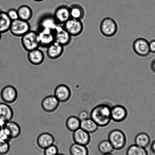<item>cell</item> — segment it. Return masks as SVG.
<instances>
[{"instance_id":"obj_12","label":"cell","mask_w":155,"mask_h":155,"mask_svg":"<svg viewBox=\"0 0 155 155\" xmlns=\"http://www.w3.org/2000/svg\"><path fill=\"white\" fill-rule=\"evenodd\" d=\"M54 95L60 102L65 103L68 101L71 97V90L67 85L61 84L55 88Z\"/></svg>"},{"instance_id":"obj_16","label":"cell","mask_w":155,"mask_h":155,"mask_svg":"<svg viewBox=\"0 0 155 155\" xmlns=\"http://www.w3.org/2000/svg\"><path fill=\"white\" fill-rule=\"evenodd\" d=\"M47 54L51 59H56L62 55L64 51V46L54 41L47 48Z\"/></svg>"},{"instance_id":"obj_42","label":"cell","mask_w":155,"mask_h":155,"mask_svg":"<svg viewBox=\"0 0 155 155\" xmlns=\"http://www.w3.org/2000/svg\"><path fill=\"white\" fill-rule=\"evenodd\" d=\"M57 155H64V154H62V153H58V154H57Z\"/></svg>"},{"instance_id":"obj_41","label":"cell","mask_w":155,"mask_h":155,"mask_svg":"<svg viewBox=\"0 0 155 155\" xmlns=\"http://www.w3.org/2000/svg\"><path fill=\"white\" fill-rule=\"evenodd\" d=\"M102 155H114L112 154V153H106V154H102Z\"/></svg>"},{"instance_id":"obj_13","label":"cell","mask_w":155,"mask_h":155,"mask_svg":"<svg viewBox=\"0 0 155 155\" xmlns=\"http://www.w3.org/2000/svg\"><path fill=\"white\" fill-rule=\"evenodd\" d=\"M54 17L58 25H63L71 18L70 8L67 6H60L56 9Z\"/></svg>"},{"instance_id":"obj_19","label":"cell","mask_w":155,"mask_h":155,"mask_svg":"<svg viewBox=\"0 0 155 155\" xmlns=\"http://www.w3.org/2000/svg\"><path fill=\"white\" fill-rule=\"evenodd\" d=\"M28 52V59L30 63L33 65H40L44 61V54L39 48Z\"/></svg>"},{"instance_id":"obj_8","label":"cell","mask_w":155,"mask_h":155,"mask_svg":"<svg viewBox=\"0 0 155 155\" xmlns=\"http://www.w3.org/2000/svg\"><path fill=\"white\" fill-rule=\"evenodd\" d=\"M134 51L138 56L145 57L150 53L149 42L143 38H138L134 41L133 45Z\"/></svg>"},{"instance_id":"obj_17","label":"cell","mask_w":155,"mask_h":155,"mask_svg":"<svg viewBox=\"0 0 155 155\" xmlns=\"http://www.w3.org/2000/svg\"><path fill=\"white\" fill-rule=\"evenodd\" d=\"M55 138L53 135L48 132H44L40 134L37 140V145L40 148L45 150L48 147L54 144Z\"/></svg>"},{"instance_id":"obj_10","label":"cell","mask_w":155,"mask_h":155,"mask_svg":"<svg viewBox=\"0 0 155 155\" xmlns=\"http://www.w3.org/2000/svg\"><path fill=\"white\" fill-rule=\"evenodd\" d=\"M60 102L54 95L48 96L42 101L41 108L44 112L51 113L55 112L58 109Z\"/></svg>"},{"instance_id":"obj_31","label":"cell","mask_w":155,"mask_h":155,"mask_svg":"<svg viewBox=\"0 0 155 155\" xmlns=\"http://www.w3.org/2000/svg\"><path fill=\"white\" fill-rule=\"evenodd\" d=\"M10 150L9 142L0 141V155H5L9 153Z\"/></svg>"},{"instance_id":"obj_30","label":"cell","mask_w":155,"mask_h":155,"mask_svg":"<svg viewBox=\"0 0 155 155\" xmlns=\"http://www.w3.org/2000/svg\"><path fill=\"white\" fill-rule=\"evenodd\" d=\"M98 150L102 154L111 153L114 150L112 144L108 140H104L99 143Z\"/></svg>"},{"instance_id":"obj_2","label":"cell","mask_w":155,"mask_h":155,"mask_svg":"<svg viewBox=\"0 0 155 155\" xmlns=\"http://www.w3.org/2000/svg\"><path fill=\"white\" fill-rule=\"evenodd\" d=\"M21 37V42L22 46L28 52L40 47L37 31L30 30Z\"/></svg>"},{"instance_id":"obj_9","label":"cell","mask_w":155,"mask_h":155,"mask_svg":"<svg viewBox=\"0 0 155 155\" xmlns=\"http://www.w3.org/2000/svg\"><path fill=\"white\" fill-rule=\"evenodd\" d=\"M1 97L3 101L6 103H14L17 100L18 97L17 90L13 86H6L1 90Z\"/></svg>"},{"instance_id":"obj_5","label":"cell","mask_w":155,"mask_h":155,"mask_svg":"<svg viewBox=\"0 0 155 155\" xmlns=\"http://www.w3.org/2000/svg\"><path fill=\"white\" fill-rule=\"evenodd\" d=\"M31 30V25L28 21L20 19L12 21L9 31L13 35L22 37Z\"/></svg>"},{"instance_id":"obj_7","label":"cell","mask_w":155,"mask_h":155,"mask_svg":"<svg viewBox=\"0 0 155 155\" xmlns=\"http://www.w3.org/2000/svg\"><path fill=\"white\" fill-rule=\"evenodd\" d=\"M55 41L63 46H67L70 43L72 36L64 28L63 25H58L54 31Z\"/></svg>"},{"instance_id":"obj_25","label":"cell","mask_w":155,"mask_h":155,"mask_svg":"<svg viewBox=\"0 0 155 155\" xmlns=\"http://www.w3.org/2000/svg\"><path fill=\"white\" fill-rule=\"evenodd\" d=\"M19 19L28 21L33 16V12L31 8L28 5H22L17 10Z\"/></svg>"},{"instance_id":"obj_24","label":"cell","mask_w":155,"mask_h":155,"mask_svg":"<svg viewBox=\"0 0 155 155\" xmlns=\"http://www.w3.org/2000/svg\"><path fill=\"white\" fill-rule=\"evenodd\" d=\"M99 126L91 118L81 121L80 128L88 133H95L98 129Z\"/></svg>"},{"instance_id":"obj_22","label":"cell","mask_w":155,"mask_h":155,"mask_svg":"<svg viewBox=\"0 0 155 155\" xmlns=\"http://www.w3.org/2000/svg\"><path fill=\"white\" fill-rule=\"evenodd\" d=\"M12 22L6 12L0 11V33L1 34L9 31Z\"/></svg>"},{"instance_id":"obj_1","label":"cell","mask_w":155,"mask_h":155,"mask_svg":"<svg viewBox=\"0 0 155 155\" xmlns=\"http://www.w3.org/2000/svg\"><path fill=\"white\" fill-rule=\"evenodd\" d=\"M111 107L107 104H101L94 107L90 114L91 118L99 127H104L110 123Z\"/></svg>"},{"instance_id":"obj_39","label":"cell","mask_w":155,"mask_h":155,"mask_svg":"<svg viewBox=\"0 0 155 155\" xmlns=\"http://www.w3.org/2000/svg\"><path fill=\"white\" fill-rule=\"evenodd\" d=\"M150 150L153 153H155V140L153 141L150 146Z\"/></svg>"},{"instance_id":"obj_35","label":"cell","mask_w":155,"mask_h":155,"mask_svg":"<svg viewBox=\"0 0 155 155\" xmlns=\"http://www.w3.org/2000/svg\"><path fill=\"white\" fill-rule=\"evenodd\" d=\"M78 118L81 121H82L87 119L89 118V115L88 112L86 111L83 110L79 113Z\"/></svg>"},{"instance_id":"obj_36","label":"cell","mask_w":155,"mask_h":155,"mask_svg":"<svg viewBox=\"0 0 155 155\" xmlns=\"http://www.w3.org/2000/svg\"><path fill=\"white\" fill-rule=\"evenodd\" d=\"M150 52L155 53V40H152L149 43Z\"/></svg>"},{"instance_id":"obj_6","label":"cell","mask_w":155,"mask_h":155,"mask_svg":"<svg viewBox=\"0 0 155 155\" xmlns=\"http://www.w3.org/2000/svg\"><path fill=\"white\" fill-rule=\"evenodd\" d=\"M64 28L72 37H76L82 34L83 31V23L80 19L71 18L63 25Z\"/></svg>"},{"instance_id":"obj_34","label":"cell","mask_w":155,"mask_h":155,"mask_svg":"<svg viewBox=\"0 0 155 155\" xmlns=\"http://www.w3.org/2000/svg\"><path fill=\"white\" fill-rule=\"evenodd\" d=\"M7 15L12 21L16 20L19 19L18 14L17 10L11 8L8 10L7 12Z\"/></svg>"},{"instance_id":"obj_26","label":"cell","mask_w":155,"mask_h":155,"mask_svg":"<svg viewBox=\"0 0 155 155\" xmlns=\"http://www.w3.org/2000/svg\"><path fill=\"white\" fill-rule=\"evenodd\" d=\"M71 18L81 20L85 16V11L82 6L78 4H74L70 7Z\"/></svg>"},{"instance_id":"obj_44","label":"cell","mask_w":155,"mask_h":155,"mask_svg":"<svg viewBox=\"0 0 155 155\" xmlns=\"http://www.w3.org/2000/svg\"><path fill=\"white\" fill-rule=\"evenodd\" d=\"M1 127H0V129H1Z\"/></svg>"},{"instance_id":"obj_4","label":"cell","mask_w":155,"mask_h":155,"mask_svg":"<svg viewBox=\"0 0 155 155\" xmlns=\"http://www.w3.org/2000/svg\"><path fill=\"white\" fill-rule=\"evenodd\" d=\"M100 29L101 33L105 37H114L118 31V25L115 21L112 18H106L101 22Z\"/></svg>"},{"instance_id":"obj_27","label":"cell","mask_w":155,"mask_h":155,"mask_svg":"<svg viewBox=\"0 0 155 155\" xmlns=\"http://www.w3.org/2000/svg\"><path fill=\"white\" fill-rule=\"evenodd\" d=\"M81 121L78 117L71 116L67 119L66 126L69 131L74 132L80 128Z\"/></svg>"},{"instance_id":"obj_18","label":"cell","mask_w":155,"mask_h":155,"mask_svg":"<svg viewBox=\"0 0 155 155\" xmlns=\"http://www.w3.org/2000/svg\"><path fill=\"white\" fill-rule=\"evenodd\" d=\"M73 138L75 143L86 146L91 140L90 134L81 128L73 132Z\"/></svg>"},{"instance_id":"obj_23","label":"cell","mask_w":155,"mask_h":155,"mask_svg":"<svg viewBox=\"0 0 155 155\" xmlns=\"http://www.w3.org/2000/svg\"><path fill=\"white\" fill-rule=\"evenodd\" d=\"M134 142L136 145L146 148L150 144V137L148 134L145 132H141L135 136Z\"/></svg>"},{"instance_id":"obj_11","label":"cell","mask_w":155,"mask_h":155,"mask_svg":"<svg viewBox=\"0 0 155 155\" xmlns=\"http://www.w3.org/2000/svg\"><path fill=\"white\" fill-rule=\"evenodd\" d=\"M37 32L40 47L47 48L55 41L54 31L47 29H39Z\"/></svg>"},{"instance_id":"obj_14","label":"cell","mask_w":155,"mask_h":155,"mask_svg":"<svg viewBox=\"0 0 155 155\" xmlns=\"http://www.w3.org/2000/svg\"><path fill=\"white\" fill-rule=\"evenodd\" d=\"M127 114V109L121 105H117L111 107V119L116 122L120 123L124 121Z\"/></svg>"},{"instance_id":"obj_38","label":"cell","mask_w":155,"mask_h":155,"mask_svg":"<svg viewBox=\"0 0 155 155\" xmlns=\"http://www.w3.org/2000/svg\"><path fill=\"white\" fill-rule=\"evenodd\" d=\"M150 68H151L152 71L155 73V59L152 61L151 64H150Z\"/></svg>"},{"instance_id":"obj_21","label":"cell","mask_w":155,"mask_h":155,"mask_svg":"<svg viewBox=\"0 0 155 155\" xmlns=\"http://www.w3.org/2000/svg\"><path fill=\"white\" fill-rule=\"evenodd\" d=\"M13 116L14 112L9 105L5 102L0 103V118L8 121H11Z\"/></svg>"},{"instance_id":"obj_32","label":"cell","mask_w":155,"mask_h":155,"mask_svg":"<svg viewBox=\"0 0 155 155\" xmlns=\"http://www.w3.org/2000/svg\"><path fill=\"white\" fill-rule=\"evenodd\" d=\"M11 139L7 129L4 127L1 128L0 129V141L9 142Z\"/></svg>"},{"instance_id":"obj_29","label":"cell","mask_w":155,"mask_h":155,"mask_svg":"<svg viewBox=\"0 0 155 155\" xmlns=\"http://www.w3.org/2000/svg\"><path fill=\"white\" fill-rule=\"evenodd\" d=\"M126 155H148V153L146 148L135 144L130 146L128 148Z\"/></svg>"},{"instance_id":"obj_28","label":"cell","mask_w":155,"mask_h":155,"mask_svg":"<svg viewBox=\"0 0 155 155\" xmlns=\"http://www.w3.org/2000/svg\"><path fill=\"white\" fill-rule=\"evenodd\" d=\"M71 155H89V150L86 146L74 143L70 148Z\"/></svg>"},{"instance_id":"obj_15","label":"cell","mask_w":155,"mask_h":155,"mask_svg":"<svg viewBox=\"0 0 155 155\" xmlns=\"http://www.w3.org/2000/svg\"><path fill=\"white\" fill-rule=\"evenodd\" d=\"M53 15L46 14L41 18L38 23V29H47L54 31L58 25Z\"/></svg>"},{"instance_id":"obj_43","label":"cell","mask_w":155,"mask_h":155,"mask_svg":"<svg viewBox=\"0 0 155 155\" xmlns=\"http://www.w3.org/2000/svg\"><path fill=\"white\" fill-rule=\"evenodd\" d=\"M1 34H1V33H0V40H1V36H2V35H1Z\"/></svg>"},{"instance_id":"obj_33","label":"cell","mask_w":155,"mask_h":155,"mask_svg":"<svg viewBox=\"0 0 155 155\" xmlns=\"http://www.w3.org/2000/svg\"><path fill=\"white\" fill-rule=\"evenodd\" d=\"M45 155H57L58 153V147L54 144L45 149Z\"/></svg>"},{"instance_id":"obj_40","label":"cell","mask_w":155,"mask_h":155,"mask_svg":"<svg viewBox=\"0 0 155 155\" xmlns=\"http://www.w3.org/2000/svg\"><path fill=\"white\" fill-rule=\"evenodd\" d=\"M33 1H36V2H42V1H45V0H33Z\"/></svg>"},{"instance_id":"obj_37","label":"cell","mask_w":155,"mask_h":155,"mask_svg":"<svg viewBox=\"0 0 155 155\" xmlns=\"http://www.w3.org/2000/svg\"><path fill=\"white\" fill-rule=\"evenodd\" d=\"M7 122L3 119L0 118V127H4Z\"/></svg>"},{"instance_id":"obj_20","label":"cell","mask_w":155,"mask_h":155,"mask_svg":"<svg viewBox=\"0 0 155 155\" xmlns=\"http://www.w3.org/2000/svg\"><path fill=\"white\" fill-rule=\"evenodd\" d=\"M4 127L8 131L12 139L18 137L21 132L20 126L15 122L7 121Z\"/></svg>"},{"instance_id":"obj_3","label":"cell","mask_w":155,"mask_h":155,"mask_svg":"<svg viewBox=\"0 0 155 155\" xmlns=\"http://www.w3.org/2000/svg\"><path fill=\"white\" fill-rule=\"evenodd\" d=\"M108 140L112 144L114 150H118L124 148L127 142L124 132L118 129H114L110 132Z\"/></svg>"}]
</instances>
